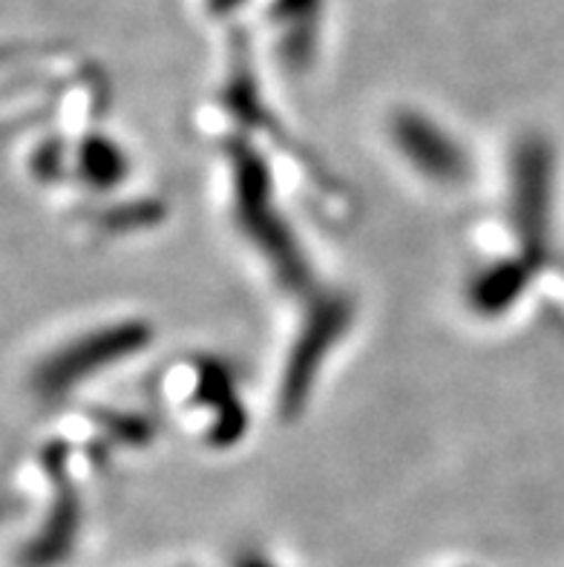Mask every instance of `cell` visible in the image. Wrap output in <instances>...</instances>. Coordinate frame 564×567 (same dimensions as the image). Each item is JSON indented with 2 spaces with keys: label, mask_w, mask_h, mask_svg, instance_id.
Returning <instances> with one entry per match:
<instances>
[{
  "label": "cell",
  "mask_w": 564,
  "mask_h": 567,
  "mask_svg": "<svg viewBox=\"0 0 564 567\" xmlns=\"http://www.w3.org/2000/svg\"><path fill=\"white\" fill-rule=\"evenodd\" d=\"M147 340H151V331L144 323H119L93 331L47 360V367L41 369V378H38L41 392H50V395L66 392L72 383L84 381L90 374L107 369L115 360L144 349Z\"/></svg>",
  "instance_id": "obj_1"
},
{
  "label": "cell",
  "mask_w": 564,
  "mask_h": 567,
  "mask_svg": "<svg viewBox=\"0 0 564 567\" xmlns=\"http://www.w3.org/2000/svg\"><path fill=\"white\" fill-rule=\"evenodd\" d=\"M392 138L409 165L438 185H461L470 173L464 147L421 113H400L392 122Z\"/></svg>",
  "instance_id": "obj_2"
},
{
  "label": "cell",
  "mask_w": 564,
  "mask_h": 567,
  "mask_svg": "<svg viewBox=\"0 0 564 567\" xmlns=\"http://www.w3.org/2000/svg\"><path fill=\"white\" fill-rule=\"evenodd\" d=\"M239 216L248 234H254L263 251L277 262L288 282L306 280V268H302L300 254L291 248V237L286 228H271L277 225V210L271 214L268 205V185H265V171L257 162V156H239Z\"/></svg>",
  "instance_id": "obj_3"
},
{
  "label": "cell",
  "mask_w": 564,
  "mask_h": 567,
  "mask_svg": "<svg viewBox=\"0 0 564 567\" xmlns=\"http://www.w3.org/2000/svg\"><path fill=\"white\" fill-rule=\"evenodd\" d=\"M553 165L542 144H527L519 153V171H515V216L519 230L530 243L544 237L547 223V199H551Z\"/></svg>",
  "instance_id": "obj_4"
},
{
  "label": "cell",
  "mask_w": 564,
  "mask_h": 567,
  "mask_svg": "<svg viewBox=\"0 0 564 567\" xmlns=\"http://www.w3.org/2000/svg\"><path fill=\"white\" fill-rule=\"evenodd\" d=\"M346 311L340 309H322L317 317H311V323L302 331L300 343L294 349V358L288 360V378H286V403L288 406H300L302 398L308 395L311 378H315V367L326 358L331 343L337 340L340 329L346 326Z\"/></svg>",
  "instance_id": "obj_5"
},
{
  "label": "cell",
  "mask_w": 564,
  "mask_h": 567,
  "mask_svg": "<svg viewBox=\"0 0 564 567\" xmlns=\"http://www.w3.org/2000/svg\"><path fill=\"white\" fill-rule=\"evenodd\" d=\"M524 282H527V268L515 266V262H499V266L486 268L481 277H475L470 300L481 315H499L519 300Z\"/></svg>",
  "instance_id": "obj_6"
},
{
  "label": "cell",
  "mask_w": 564,
  "mask_h": 567,
  "mask_svg": "<svg viewBox=\"0 0 564 567\" xmlns=\"http://www.w3.org/2000/svg\"><path fill=\"white\" fill-rule=\"evenodd\" d=\"M81 167H84L86 179L99 187H113L119 185V179L127 171V162H124L122 151L115 144L104 142V138H90L81 153Z\"/></svg>",
  "instance_id": "obj_7"
},
{
  "label": "cell",
  "mask_w": 564,
  "mask_h": 567,
  "mask_svg": "<svg viewBox=\"0 0 564 567\" xmlns=\"http://www.w3.org/2000/svg\"><path fill=\"white\" fill-rule=\"evenodd\" d=\"M245 0H207V7L214 14H225V12H234V9L243 7Z\"/></svg>",
  "instance_id": "obj_8"
}]
</instances>
